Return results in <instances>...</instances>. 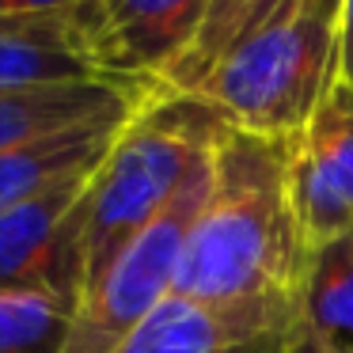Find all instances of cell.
<instances>
[{"label": "cell", "mask_w": 353, "mask_h": 353, "mask_svg": "<svg viewBox=\"0 0 353 353\" xmlns=\"http://www.w3.org/2000/svg\"><path fill=\"white\" fill-rule=\"evenodd\" d=\"M292 300H205L171 292L114 353H289Z\"/></svg>", "instance_id": "ba28073f"}, {"label": "cell", "mask_w": 353, "mask_h": 353, "mask_svg": "<svg viewBox=\"0 0 353 353\" xmlns=\"http://www.w3.org/2000/svg\"><path fill=\"white\" fill-rule=\"evenodd\" d=\"M209 4L213 0H77L69 12L103 77L163 88L190 57Z\"/></svg>", "instance_id": "8992f818"}, {"label": "cell", "mask_w": 353, "mask_h": 353, "mask_svg": "<svg viewBox=\"0 0 353 353\" xmlns=\"http://www.w3.org/2000/svg\"><path fill=\"white\" fill-rule=\"evenodd\" d=\"M77 0H0V16H54L69 12Z\"/></svg>", "instance_id": "9a60e30c"}, {"label": "cell", "mask_w": 353, "mask_h": 353, "mask_svg": "<svg viewBox=\"0 0 353 353\" xmlns=\"http://www.w3.org/2000/svg\"><path fill=\"white\" fill-rule=\"evenodd\" d=\"M152 92H160V88L114 84V80L0 92V152L54 137V133H65V130H77V125L130 118L145 107V99Z\"/></svg>", "instance_id": "9c48e42d"}, {"label": "cell", "mask_w": 353, "mask_h": 353, "mask_svg": "<svg viewBox=\"0 0 353 353\" xmlns=\"http://www.w3.org/2000/svg\"><path fill=\"white\" fill-rule=\"evenodd\" d=\"M77 307L57 296L0 292V353H61Z\"/></svg>", "instance_id": "5bb4252c"}, {"label": "cell", "mask_w": 353, "mask_h": 353, "mask_svg": "<svg viewBox=\"0 0 353 353\" xmlns=\"http://www.w3.org/2000/svg\"><path fill=\"white\" fill-rule=\"evenodd\" d=\"M205 194H209V156L190 171V179L175 194V201L118 254L107 277L77 304L61 353H114L175 292L183 247Z\"/></svg>", "instance_id": "277c9868"}, {"label": "cell", "mask_w": 353, "mask_h": 353, "mask_svg": "<svg viewBox=\"0 0 353 353\" xmlns=\"http://www.w3.org/2000/svg\"><path fill=\"white\" fill-rule=\"evenodd\" d=\"M80 168L0 213V292H31L80 304L84 232L95 171Z\"/></svg>", "instance_id": "5b68a950"}, {"label": "cell", "mask_w": 353, "mask_h": 353, "mask_svg": "<svg viewBox=\"0 0 353 353\" xmlns=\"http://www.w3.org/2000/svg\"><path fill=\"white\" fill-rule=\"evenodd\" d=\"M221 125L224 122L205 103L168 88L152 92L145 107L122 125L114 148L95 171L80 300L107 277L118 254L175 201L190 171L209 156Z\"/></svg>", "instance_id": "7a4b0ae2"}, {"label": "cell", "mask_w": 353, "mask_h": 353, "mask_svg": "<svg viewBox=\"0 0 353 353\" xmlns=\"http://www.w3.org/2000/svg\"><path fill=\"white\" fill-rule=\"evenodd\" d=\"M292 0H213L209 16L201 23V34L194 42L190 57L175 69V77L168 80V92H194L201 80L213 72L216 61L232 54L236 46H243L259 27H266L277 12H285Z\"/></svg>", "instance_id": "4fadbf2b"}, {"label": "cell", "mask_w": 353, "mask_h": 353, "mask_svg": "<svg viewBox=\"0 0 353 353\" xmlns=\"http://www.w3.org/2000/svg\"><path fill=\"white\" fill-rule=\"evenodd\" d=\"M289 353H353V232L307 251Z\"/></svg>", "instance_id": "8fae6325"}, {"label": "cell", "mask_w": 353, "mask_h": 353, "mask_svg": "<svg viewBox=\"0 0 353 353\" xmlns=\"http://www.w3.org/2000/svg\"><path fill=\"white\" fill-rule=\"evenodd\" d=\"M289 145V190L307 251L353 232V84L338 80Z\"/></svg>", "instance_id": "52a82bcc"}, {"label": "cell", "mask_w": 353, "mask_h": 353, "mask_svg": "<svg viewBox=\"0 0 353 353\" xmlns=\"http://www.w3.org/2000/svg\"><path fill=\"white\" fill-rule=\"evenodd\" d=\"M342 42L345 0H292L186 95L228 125L289 137L342 80Z\"/></svg>", "instance_id": "3957f363"}, {"label": "cell", "mask_w": 353, "mask_h": 353, "mask_svg": "<svg viewBox=\"0 0 353 353\" xmlns=\"http://www.w3.org/2000/svg\"><path fill=\"white\" fill-rule=\"evenodd\" d=\"M110 80L92 65L72 12L0 16V92ZM118 84V80H114Z\"/></svg>", "instance_id": "30bf717a"}, {"label": "cell", "mask_w": 353, "mask_h": 353, "mask_svg": "<svg viewBox=\"0 0 353 353\" xmlns=\"http://www.w3.org/2000/svg\"><path fill=\"white\" fill-rule=\"evenodd\" d=\"M342 80L353 84V0H345V42H342Z\"/></svg>", "instance_id": "2e32d148"}, {"label": "cell", "mask_w": 353, "mask_h": 353, "mask_svg": "<svg viewBox=\"0 0 353 353\" xmlns=\"http://www.w3.org/2000/svg\"><path fill=\"white\" fill-rule=\"evenodd\" d=\"M130 118H107V122L77 125V130H65V133H54V137L0 152V213L27 201L31 194L46 190L57 179L72 175V171L103 163Z\"/></svg>", "instance_id": "7c38bea8"}, {"label": "cell", "mask_w": 353, "mask_h": 353, "mask_svg": "<svg viewBox=\"0 0 353 353\" xmlns=\"http://www.w3.org/2000/svg\"><path fill=\"white\" fill-rule=\"evenodd\" d=\"M307 243L289 190V145L221 125L209 152V194L190 224L175 296L205 304L292 300Z\"/></svg>", "instance_id": "6da1fadb"}]
</instances>
